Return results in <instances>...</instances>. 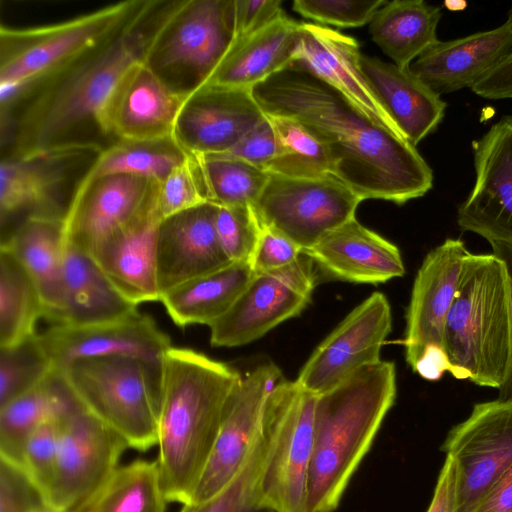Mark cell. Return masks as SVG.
I'll return each mask as SVG.
<instances>
[{
	"label": "cell",
	"instance_id": "cell-1",
	"mask_svg": "<svg viewBox=\"0 0 512 512\" xmlns=\"http://www.w3.org/2000/svg\"><path fill=\"white\" fill-rule=\"evenodd\" d=\"M252 93L265 114L304 125L325 146L331 175L362 200L404 204L433 187V171L415 146L300 63L257 84Z\"/></svg>",
	"mask_w": 512,
	"mask_h": 512
},
{
	"label": "cell",
	"instance_id": "cell-2",
	"mask_svg": "<svg viewBox=\"0 0 512 512\" xmlns=\"http://www.w3.org/2000/svg\"><path fill=\"white\" fill-rule=\"evenodd\" d=\"M170 4L147 0L115 34L1 100L2 156L76 144L107 148L101 125L105 106L125 73L143 60Z\"/></svg>",
	"mask_w": 512,
	"mask_h": 512
},
{
	"label": "cell",
	"instance_id": "cell-3",
	"mask_svg": "<svg viewBox=\"0 0 512 512\" xmlns=\"http://www.w3.org/2000/svg\"><path fill=\"white\" fill-rule=\"evenodd\" d=\"M240 378L197 351L172 346L166 351L156 462L168 502H189Z\"/></svg>",
	"mask_w": 512,
	"mask_h": 512
},
{
	"label": "cell",
	"instance_id": "cell-4",
	"mask_svg": "<svg viewBox=\"0 0 512 512\" xmlns=\"http://www.w3.org/2000/svg\"><path fill=\"white\" fill-rule=\"evenodd\" d=\"M395 397V365L383 360L316 395L307 512L337 508Z\"/></svg>",
	"mask_w": 512,
	"mask_h": 512
},
{
	"label": "cell",
	"instance_id": "cell-5",
	"mask_svg": "<svg viewBox=\"0 0 512 512\" xmlns=\"http://www.w3.org/2000/svg\"><path fill=\"white\" fill-rule=\"evenodd\" d=\"M444 348L452 376L499 389L510 364V283L493 253L465 257L447 314Z\"/></svg>",
	"mask_w": 512,
	"mask_h": 512
},
{
	"label": "cell",
	"instance_id": "cell-6",
	"mask_svg": "<svg viewBox=\"0 0 512 512\" xmlns=\"http://www.w3.org/2000/svg\"><path fill=\"white\" fill-rule=\"evenodd\" d=\"M56 372L81 407L119 433L129 448L145 452L157 446L163 359L93 357Z\"/></svg>",
	"mask_w": 512,
	"mask_h": 512
},
{
	"label": "cell",
	"instance_id": "cell-7",
	"mask_svg": "<svg viewBox=\"0 0 512 512\" xmlns=\"http://www.w3.org/2000/svg\"><path fill=\"white\" fill-rule=\"evenodd\" d=\"M235 39V0L172 1L142 62L187 98L210 80Z\"/></svg>",
	"mask_w": 512,
	"mask_h": 512
},
{
	"label": "cell",
	"instance_id": "cell-8",
	"mask_svg": "<svg viewBox=\"0 0 512 512\" xmlns=\"http://www.w3.org/2000/svg\"><path fill=\"white\" fill-rule=\"evenodd\" d=\"M125 0L52 25L0 27V101L103 42L145 6Z\"/></svg>",
	"mask_w": 512,
	"mask_h": 512
},
{
	"label": "cell",
	"instance_id": "cell-9",
	"mask_svg": "<svg viewBox=\"0 0 512 512\" xmlns=\"http://www.w3.org/2000/svg\"><path fill=\"white\" fill-rule=\"evenodd\" d=\"M103 150L93 144H76L24 156H2L1 241L29 217L65 220L81 184Z\"/></svg>",
	"mask_w": 512,
	"mask_h": 512
},
{
	"label": "cell",
	"instance_id": "cell-10",
	"mask_svg": "<svg viewBox=\"0 0 512 512\" xmlns=\"http://www.w3.org/2000/svg\"><path fill=\"white\" fill-rule=\"evenodd\" d=\"M315 401V394L283 379L266 398L264 412L274 436L259 495L261 504L275 512H307Z\"/></svg>",
	"mask_w": 512,
	"mask_h": 512
},
{
	"label": "cell",
	"instance_id": "cell-11",
	"mask_svg": "<svg viewBox=\"0 0 512 512\" xmlns=\"http://www.w3.org/2000/svg\"><path fill=\"white\" fill-rule=\"evenodd\" d=\"M468 253L462 240L448 238L426 255L414 279L406 312L405 358L428 381L452 373L444 348L445 323Z\"/></svg>",
	"mask_w": 512,
	"mask_h": 512
},
{
	"label": "cell",
	"instance_id": "cell-12",
	"mask_svg": "<svg viewBox=\"0 0 512 512\" xmlns=\"http://www.w3.org/2000/svg\"><path fill=\"white\" fill-rule=\"evenodd\" d=\"M253 204L260 225L283 234L302 252L326 234L355 218L362 201L332 175L295 178L269 173Z\"/></svg>",
	"mask_w": 512,
	"mask_h": 512
},
{
	"label": "cell",
	"instance_id": "cell-13",
	"mask_svg": "<svg viewBox=\"0 0 512 512\" xmlns=\"http://www.w3.org/2000/svg\"><path fill=\"white\" fill-rule=\"evenodd\" d=\"M441 449L455 470L453 512H470L512 467V399L475 404Z\"/></svg>",
	"mask_w": 512,
	"mask_h": 512
},
{
	"label": "cell",
	"instance_id": "cell-14",
	"mask_svg": "<svg viewBox=\"0 0 512 512\" xmlns=\"http://www.w3.org/2000/svg\"><path fill=\"white\" fill-rule=\"evenodd\" d=\"M315 283L314 265L304 254L287 267L254 273L230 309L209 326L211 345L237 347L259 339L299 315Z\"/></svg>",
	"mask_w": 512,
	"mask_h": 512
},
{
	"label": "cell",
	"instance_id": "cell-15",
	"mask_svg": "<svg viewBox=\"0 0 512 512\" xmlns=\"http://www.w3.org/2000/svg\"><path fill=\"white\" fill-rule=\"evenodd\" d=\"M126 440L82 407L61 421L54 477L46 504L70 512L94 493L119 466Z\"/></svg>",
	"mask_w": 512,
	"mask_h": 512
},
{
	"label": "cell",
	"instance_id": "cell-16",
	"mask_svg": "<svg viewBox=\"0 0 512 512\" xmlns=\"http://www.w3.org/2000/svg\"><path fill=\"white\" fill-rule=\"evenodd\" d=\"M157 184L142 176L115 174L81 185L64 220L66 241L90 255L156 212Z\"/></svg>",
	"mask_w": 512,
	"mask_h": 512
},
{
	"label": "cell",
	"instance_id": "cell-17",
	"mask_svg": "<svg viewBox=\"0 0 512 512\" xmlns=\"http://www.w3.org/2000/svg\"><path fill=\"white\" fill-rule=\"evenodd\" d=\"M391 328L390 304L384 294L375 292L317 346L295 381L315 395L331 389L381 360V348Z\"/></svg>",
	"mask_w": 512,
	"mask_h": 512
},
{
	"label": "cell",
	"instance_id": "cell-18",
	"mask_svg": "<svg viewBox=\"0 0 512 512\" xmlns=\"http://www.w3.org/2000/svg\"><path fill=\"white\" fill-rule=\"evenodd\" d=\"M282 379L272 363L256 366L235 386L202 476L186 505L203 502L228 485L243 468L258 436L264 404Z\"/></svg>",
	"mask_w": 512,
	"mask_h": 512
},
{
	"label": "cell",
	"instance_id": "cell-19",
	"mask_svg": "<svg viewBox=\"0 0 512 512\" xmlns=\"http://www.w3.org/2000/svg\"><path fill=\"white\" fill-rule=\"evenodd\" d=\"M475 182L457 210L461 230L512 246V116L472 143Z\"/></svg>",
	"mask_w": 512,
	"mask_h": 512
},
{
	"label": "cell",
	"instance_id": "cell-20",
	"mask_svg": "<svg viewBox=\"0 0 512 512\" xmlns=\"http://www.w3.org/2000/svg\"><path fill=\"white\" fill-rule=\"evenodd\" d=\"M265 117L252 89L206 84L185 99L173 138L188 154L225 153Z\"/></svg>",
	"mask_w": 512,
	"mask_h": 512
},
{
	"label": "cell",
	"instance_id": "cell-21",
	"mask_svg": "<svg viewBox=\"0 0 512 512\" xmlns=\"http://www.w3.org/2000/svg\"><path fill=\"white\" fill-rule=\"evenodd\" d=\"M38 339L55 371L85 358L126 355L162 360L169 337L139 311L124 318L82 326L53 325Z\"/></svg>",
	"mask_w": 512,
	"mask_h": 512
},
{
	"label": "cell",
	"instance_id": "cell-22",
	"mask_svg": "<svg viewBox=\"0 0 512 512\" xmlns=\"http://www.w3.org/2000/svg\"><path fill=\"white\" fill-rule=\"evenodd\" d=\"M186 98L170 90L142 61L122 77L102 114L109 146L117 141H150L173 136Z\"/></svg>",
	"mask_w": 512,
	"mask_h": 512
},
{
	"label": "cell",
	"instance_id": "cell-23",
	"mask_svg": "<svg viewBox=\"0 0 512 512\" xmlns=\"http://www.w3.org/2000/svg\"><path fill=\"white\" fill-rule=\"evenodd\" d=\"M218 205L205 202L159 222L157 279L160 294L230 265L219 243Z\"/></svg>",
	"mask_w": 512,
	"mask_h": 512
},
{
	"label": "cell",
	"instance_id": "cell-24",
	"mask_svg": "<svg viewBox=\"0 0 512 512\" xmlns=\"http://www.w3.org/2000/svg\"><path fill=\"white\" fill-rule=\"evenodd\" d=\"M332 280L378 284L405 274L399 248L374 231L349 220L302 252Z\"/></svg>",
	"mask_w": 512,
	"mask_h": 512
},
{
	"label": "cell",
	"instance_id": "cell-25",
	"mask_svg": "<svg viewBox=\"0 0 512 512\" xmlns=\"http://www.w3.org/2000/svg\"><path fill=\"white\" fill-rule=\"evenodd\" d=\"M360 57L359 44L353 37L320 24L301 22L295 61L338 90L370 119L401 135L371 89Z\"/></svg>",
	"mask_w": 512,
	"mask_h": 512
},
{
	"label": "cell",
	"instance_id": "cell-26",
	"mask_svg": "<svg viewBox=\"0 0 512 512\" xmlns=\"http://www.w3.org/2000/svg\"><path fill=\"white\" fill-rule=\"evenodd\" d=\"M512 51L506 20L491 30L448 41L438 40L410 65V71L438 95L471 88Z\"/></svg>",
	"mask_w": 512,
	"mask_h": 512
},
{
	"label": "cell",
	"instance_id": "cell-27",
	"mask_svg": "<svg viewBox=\"0 0 512 512\" xmlns=\"http://www.w3.org/2000/svg\"><path fill=\"white\" fill-rule=\"evenodd\" d=\"M362 71L377 99L413 146L442 121L447 104L410 69L361 54Z\"/></svg>",
	"mask_w": 512,
	"mask_h": 512
},
{
	"label": "cell",
	"instance_id": "cell-28",
	"mask_svg": "<svg viewBox=\"0 0 512 512\" xmlns=\"http://www.w3.org/2000/svg\"><path fill=\"white\" fill-rule=\"evenodd\" d=\"M300 39L301 22L283 13L237 37L206 84L252 89L296 60Z\"/></svg>",
	"mask_w": 512,
	"mask_h": 512
},
{
	"label": "cell",
	"instance_id": "cell-29",
	"mask_svg": "<svg viewBox=\"0 0 512 512\" xmlns=\"http://www.w3.org/2000/svg\"><path fill=\"white\" fill-rule=\"evenodd\" d=\"M156 212L104 242L90 256L130 302L160 301Z\"/></svg>",
	"mask_w": 512,
	"mask_h": 512
},
{
	"label": "cell",
	"instance_id": "cell-30",
	"mask_svg": "<svg viewBox=\"0 0 512 512\" xmlns=\"http://www.w3.org/2000/svg\"><path fill=\"white\" fill-rule=\"evenodd\" d=\"M93 258L65 243L63 306L54 325L82 326L112 321L137 312Z\"/></svg>",
	"mask_w": 512,
	"mask_h": 512
},
{
	"label": "cell",
	"instance_id": "cell-31",
	"mask_svg": "<svg viewBox=\"0 0 512 512\" xmlns=\"http://www.w3.org/2000/svg\"><path fill=\"white\" fill-rule=\"evenodd\" d=\"M63 219L29 217L1 241L34 281L43 300L45 318L55 323L63 306L65 251Z\"/></svg>",
	"mask_w": 512,
	"mask_h": 512
},
{
	"label": "cell",
	"instance_id": "cell-32",
	"mask_svg": "<svg viewBox=\"0 0 512 512\" xmlns=\"http://www.w3.org/2000/svg\"><path fill=\"white\" fill-rule=\"evenodd\" d=\"M253 275L249 262H234L173 287L160 301L176 325L210 326L230 309Z\"/></svg>",
	"mask_w": 512,
	"mask_h": 512
},
{
	"label": "cell",
	"instance_id": "cell-33",
	"mask_svg": "<svg viewBox=\"0 0 512 512\" xmlns=\"http://www.w3.org/2000/svg\"><path fill=\"white\" fill-rule=\"evenodd\" d=\"M81 408L58 372L0 407V458L21 466L25 444L43 423L62 420Z\"/></svg>",
	"mask_w": 512,
	"mask_h": 512
},
{
	"label": "cell",
	"instance_id": "cell-34",
	"mask_svg": "<svg viewBox=\"0 0 512 512\" xmlns=\"http://www.w3.org/2000/svg\"><path fill=\"white\" fill-rule=\"evenodd\" d=\"M441 8L422 0L386 2L373 16L369 30L373 41L394 64L408 69L428 47L438 41Z\"/></svg>",
	"mask_w": 512,
	"mask_h": 512
},
{
	"label": "cell",
	"instance_id": "cell-35",
	"mask_svg": "<svg viewBox=\"0 0 512 512\" xmlns=\"http://www.w3.org/2000/svg\"><path fill=\"white\" fill-rule=\"evenodd\" d=\"M167 503L156 460L138 459L117 466L70 512H166Z\"/></svg>",
	"mask_w": 512,
	"mask_h": 512
},
{
	"label": "cell",
	"instance_id": "cell-36",
	"mask_svg": "<svg viewBox=\"0 0 512 512\" xmlns=\"http://www.w3.org/2000/svg\"><path fill=\"white\" fill-rule=\"evenodd\" d=\"M45 307L34 281L6 246L0 247V348L36 335Z\"/></svg>",
	"mask_w": 512,
	"mask_h": 512
},
{
	"label": "cell",
	"instance_id": "cell-37",
	"mask_svg": "<svg viewBox=\"0 0 512 512\" xmlns=\"http://www.w3.org/2000/svg\"><path fill=\"white\" fill-rule=\"evenodd\" d=\"M188 155L173 136L150 141H117L101 152L81 185L115 174L137 175L160 182Z\"/></svg>",
	"mask_w": 512,
	"mask_h": 512
},
{
	"label": "cell",
	"instance_id": "cell-38",
	"mask_svg": "<svg viewBox=\"0 0 512 512\" xmlns=\"http://www.w3.org/2000/svg\"><path fill=\"white\" fill-rule=\"evenodd\" d=\"M273 436V424L263 409L258 436L241 471L211 498L198 504L183 505L179 512H275L261 504L259 495Z\"/></svg>",
	"mask_w": 512,
	"mask_h": 512
},
{
	"label": "cell",
	"instance_id": "cell-39",
	"mask_svg": "<svg viewBox=\"0 0 512 512\" xmlns=\"http://www.w3.org/2000/svg\"><path fill=\"white\" fill-rule=\"evenodd\" d=\"M194 156L206 199L218 206H253L270 177L268 172L228 153Z\"/></svg>",
	"mask_w": 512,
	"mask_h": 512
},
{
	"label": "cell",
	"instance_id": "cell-40",
	"mask_svg": "<svg viewBox=\"0 0 512 512\" xmlns=\"http://www.w3.org/2000/svg\"><path fill=\"white\" fill-rule=\"evenodd\" d=\"M277 141V153L268 173L295 178L331 175V162L325 146L295 119L269 115Z\"/></svg>",
	"mask_w": 512,
	"mask_h": 512
},
{
	"label": "cell",
	"instance_id": "cell-41",
	"mask_svg": "<svg viewBox=\"0 0 512 512\" xmlns=\"http://www.w3.org/2000/svg\"><path fill=\"white\" fill-rule=\"evenodd\" d=\"M54 372L38 334L17 345L0 348V407L33 390Z\"/></svg>",
	"mask_w": 512,
	"mask_h": 512
},
{
	"label": "cell",
	"instance_id": "cell-42",
	"mask_svg": "<svg viewBox=\"0 0 512 512\" xmlns=\"http://www.w3.org/2000/svg\"><path fill=\"white\" fill-rule=\"evenodd\" d=\"M208 202L194 155L177 165L157 184L155 210L159 221Z\"/></svg>",
	"mask_w": 512,
	"mask_h": 512
},
{
	"label": "cell",
	"instance_id": "cell-43",
	"mask_svg": "<svg viewBox=\"0 0 512 512\" xmlns=\"http://www.w3.org/2000/svg\"><path fill=\"white\" fill-rule=\"evenodd\" d=\"M215 228L230 262L250 263L261 230L252 205L218 206Z\"/></svg>",
	"mask_w": 512,
	"mask_h": 512
},
{
	"label": "cell",
	"instance_id": "cell-44",
	"mask_svg": "<svg viewBox=\"0 0 512 512\" xmlns=\"http://www.w3.org/2000/svg\"><path fill=\"white\" fill-rule=\"evenodd\" d=\"M62 420H50L40 425L28 438L23 450L21 467L44 499L54 477Z\"/></svg>",
	"mask_w": 512,
	"mask_h": 512
},
{
	"label": "cell",
	"instance_id": "cell-45",
	"mask_svg": "<svg viewBox=\"0 0 512 512\" xmlns=\"http://www.w3.org/2000/svg\"><path fill=\"white\" fill-rule=\"evenodd\" d=\"M386 2L383 0H295L293 9L300 15L338 27H360L371 22Z\"/></svg>",
	"mask_w": 512,
	"mask_h": 512
},
{
	"label": "cell",
	"instance_id": "cell-46",
	"mask_svg": "<svg viewBox=\"0 0 512 512\" xmlns=\"http://www.w3.org/2000/svg\"><path fill=\"white\" fill-rule=\"evenodd\" d=\"M44 496L23 468L0 458V512H48Z\"/></svg>",
	"mask_w": 512,
	"mask_h": 512
},
{
	"label": "cell",
	"instance_id": "cell-47",
	"mask_svg": "<svg viewBox=\"0 0 512 512\" xmlns=\"http://www.w3.org/2000/svg\"><path fill=\"white\" fill-rule=\"evenodd\" d=\"M302 255V249L292 240L261 225L250 264L254 273H264L287 267Z\"/></svg>",
	"mask_w": 512,
	"mask_h": 512
},
{
	"label": "cell",
	"instance_id": "cell-48",
	"mask_svg": "<svg viewBox=\"0 0 512 512\" xmlns=\"http://www.w3.org/2000/svg\"><path fill=\"white\" fill-rule=\"evenodd\" d=\"M228 153L267 172L277 153V141L269 118L250 130Z\"/></svg>",
	"mask_w": 512,
	"mask_h": 512
},
{
	"label": "cell",
	"instance_id": "cell-49",
	"mask_svg": "<svg viewBox=\"0 0 512 512\" xmlns=\"http://www.w3.org/2000/svg\"><path fill=\"white\" fill-rule=\"evenodd\" d=\"M280 0H235L236 38L251 33L284 13Z\"/></svg>",
	"mask_w": 512,
	"mask_h": 512
},
{
	"label": "cell",
	"instance_id": "cell-50",
	"mask_svg": "<svg viewBox=\"0 0 512 512\" xmlns=\"http://www.w3.org/2000/svg\"><path fill=\"white\" fill-rule=\"evenodd\" d=\"M471 90L486 99L512 98V51L485 73Z\"/></svg>",
	"mask_w": 512,
	"mask_h": 512
},
{
	"label": "cell",
	"instance_id": "cell-51",
	"mask_svg": "<svg viewBox=\"0 0 512 512\" xmlns=\"http://www.w3.org/2000/svg\"><path fill=\"white\" fill-rule=\"evenodd\" d=\"M470 512H512V467L490 487Z\"/></svg>",
	"mask_w": 512,
	"mask_h": 512
},
{
	"label": "cell",
	"instance_id": "cell-52",
	"mask_svg": "<svg viewBox=\"0 0 512 512\" xmlns=\"http://www.w3.org/2000/svg\"><path fill=\"white\" fill-rule=\"evenodd\" d=\"M454 497L455 470L452 461L446 457L427 512H453Z\"/></svg>",
	"mask_w": 512,
	"mask_h": 512
},
{
	"label": "cell",
	"instance_id": "cell-53",
	"mask_svg": "<svg viewBox=\"0 0 512 512\" xmlns=\"http://www.w3.org/2000/svg\"><path fill=\"white\" fill-rule=\"evenodd\" d=\"M492 253L497 256L505 265L509 283H510V323H511V354L510 364L506 379L499 388V397L501 400L512 399V246L499 242L490 243Z\"/></svg>",
	"mask_w": 512,
	"mask_h": 512
},
{
	"label": "cell",
	"instance_id": "cell-54",
	"mask_svg": "<svg viewBox=\"0 0 512 512\" xmlns=\"http://www.w3.org/2000/svg\"><path fill=\"white\" fill-rule=\"evenodd\" d=\"M507 21L511 24L512 26V9L510 10L509 12V15H508V18H507Z\"/></svg>",
	"mask_w": 512,
	"mask_h": 512
},
{
	"label": "cell",
	"instance_id": "cell-55",
	"mask_svg": "<svg viewBox=\"0 0 512 512\" xmlns=\"http://www.w3.org/2000/svg\"><path fill=\"white\" fill-rule=\"evenodd\" d=\"M48 512H54V511H51V510H50V511H48Z\"/></svg>",
	"mask_w": 512,
	"mask_h": 512
}]
</instances>
